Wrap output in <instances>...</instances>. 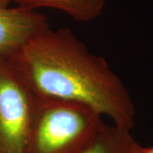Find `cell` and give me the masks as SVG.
<instances>
[{
    "label": "cell",
    "mask_w": 153,
    "mask_h": 153,
    "mask_svg": "<svg viewBox=\"0 0 153 153\" xmlns=\"http://www.w3.org/2000/svg\"><path fill=\"white\" fill-rule=\"evenodd\" d=\"M10 59L39 97L81 103L107 116L114 125L133 128L135 107L125 85L69 28L49 27Z\"/></svg>",
    "instance_id": "cell-1"
},
{
    "label": "cell",
    "mask_w": 153,
    "mask_h": 153,
    "mask_svg": "<svg viewBox=\"0 0 153 153\" xmlns=\"http://www.w3.org/2000/svg\"><path fill=\"white\" fill-rule=\"evenodd\" d=\"M49 27L47 18L37 10L0 5V57L10 58L29 39Z\"/></svg>",
    "instance_id": "cell-4"
},
{
    "label": "cell",
    "mask_w": 153,
    "mask_h": 153,
    "mask_svg": "<svg viewBox=\"0 0 153 153\" xmlns=\"http://www.w3.org/2000/svg\"><path fill=\"white\" fill-rule=\"evenodd\" d=\"M17 5L38 10L50 8L62 11L77 22H90L98 18L105 0H13Z\"/></svg>",
    "instance_id": "cell-5"
},
{
    "label": "cell",
    "mask_w": 153,
    "mask_h": 153,
    "mask_svg": "<svg viewBox=\"0 0 153 153\" xmlns=\"http://www.w3.org/2000/svg\"><path fill=\"white\" fill-rule=\"evenodd\" d=\"M37 101L13 61L0 57V153H27Z\"/></svg>",
    "instance_id": "cell-3"
},
{
    "label": "cell",
    "mask_w": 153,
    "mask_h": 153,
    "mask_svg": "<svg viewBox=\"0 0 153 153\" xmlns=\"http://www.w3.org/2000/svg\"><path fill=\"white\" fill-rule=\"evenodd\" d=\"M128 153H153V146H143L139 143H137L135 140H134L130 146Z\"/></svg>",
    "instance_id": "cell-7"
},
{
    "label": "cell",
    "mask_w": 153,
    "mask_h": 153,
    "mask_svg": "<svg viewBox=\"0 0 153 153\" xmlns=\"http://www.w3.org/2000/svg\"><path fill=\"white\" fill-rule=\"evenodd\" d=\"M130 131L114 124H105L94 141L82 153H128L134 140Z\"/></svg>",
    "instance_id": "cell-6"
},
{
    "label": "cell",
    "mask_w": 153,
    "mask_h": 153,
    "mask_svg": "<svg viewBox=\"0 0 153 153\" xmlns=\"http://www.w3.org/2000/svg\"><path fill=\"white\" fill-rule=\"evenodd\" d=\"M13 0H0V5L1 6H9Z\"/></svg>",
    "instance_id": "cell-8"
},
{
    "label": "cell",
    "mask_w": 153,
    "mask_h": 153,
    "mask_svg": "<svg viewBox=\"0 0 153 153\" xmlns=\"http://www.w3.org/2000/svg\"><path fill=\"white\" fill-rule=\"evenodd\" d=\"M85 105L38 96L27 153H82L105 125Z\"/></svg>",
    "instance_id": "cell-2"
}]
</instances>
